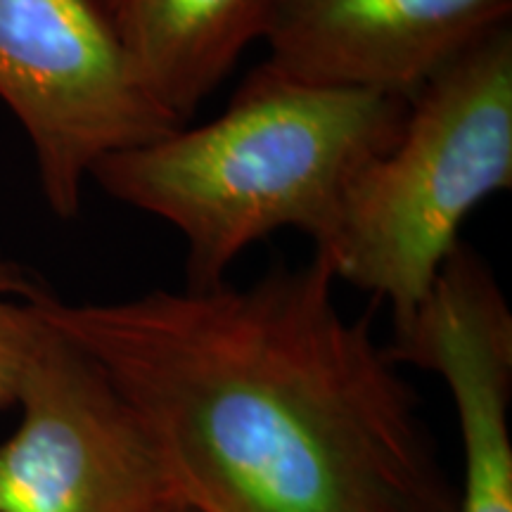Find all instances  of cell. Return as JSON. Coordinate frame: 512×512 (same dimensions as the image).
Listing matches in <instances>:
<instances>
[{
    "instance_id": "obj_1",
    "label": "cell",
    "mask_w": 512,
    "mask_h": 512,
    "mask_svg": "<svg viewBox=\"0 0 512 512\" xmlns=\"http://www.w3.org/2000/svg\"><path fill=\"white\" fill-rule=\"evenodd\" d=\"M320 254L249 285L119 302L24 297L143 422L176 501L200 512H458L420 399Z\"/></svg>"
},
{
    "instance_id": "obj_2",
    "label": "cell",
    "mask_w": 512,
    "mask_h": 512,
    "mask_svg": "<svg viewBox=\"0 0 512 512\" xmlns=\"http://www.w3.org/2000/svg\"><path fill=\"white\" fill-rule=\"evenodd\" d=\"M406 112L401 98L309 86L261 62L219 117L102 159L91 181L176 228L185 287L204 290L275 230L323 240L349 183L396 143Z\"/></svg>"
},
{
    "instance_id": "obj_3",
    "label": "cell",
    "mask_w": 512,
    "mask_h": 512,
    "mask_svg": "<svg viewBox=\"0 0 512 512\" xmlns=\"http://www.w3.org/2000/svg\"><path fill=\"white\" fill-rule=\"evenodd\" d=\"M512 185V24L408 100L396 143L363 166L316 254L406 325L486 197Z\"/></svg>"
},
{
    "instance_id": "obj_4",
    "label": "cell",
    "mask_w": 512,
    "mask_h": 512,
    "mask_svg": "<svg viewBox=\"0 0 512 512\" xmlns=\"http://www.w3.org/2000/svg\"><path fill=\"white\" fill-rule=\"evenodd\" d=\"M0 100L62 221L79 214L102 159L181 128L147 93L100 0H0Z\"/></svg>"
},
{
    "instance_id": "obj_5",
    "label": "cell",
    "mask_w": 512,
    "mask_h": 512,
    "mask_svg": "<svg viewBox=\"0 0 512 512\" xmlns=\"http://www.w3.org/2000/svg\"><path fill=\"white\" fill-rule=\"evenodd\" d=\"M15 406L22 420L0 441V512H155L176 501L131 403L41 316Z\"/></svg>"
},
{
    "instance_id": "obj_6",
    "label": "cell",
    "mask_w": 512,
    "mask_h": 512,
    "mask_svg": "<svg viewBox=\"0 0 512 512\" xmlns=\"http://www.w3.org/2000/svg\"><path fill=\"white\" fill-rule=\"evenodd\" d=\"M387 354L439 375L453 396L465 456L458 512H512V311L482 256L453 249Z\"/></svg>"
},
{
    "instance_id": "obj_7",
    "label": "cell",
    "mask_w": 512,
    "mask_h": 512,
    "mask_svg": "<svg viewBox=\"0 0 512 512\" xmlns=\"http://www.w3.org/2000/svg\"><path fill=\"white\" fill-rule=\"evenodd\" d=\"M510 17L512 0H278L264 62L309 86L408 102Z\"/></svg>"
},
{
    "instance_id": "obj_8",
    "label": "cell",
    "mask_w": 512,
    "mask_h": 512,
    "mask_svg": "<svg viewBox=\"0 0 512 512\" xmlns=\"http://www.w3.org/2000/svg\"><path fill=\"white\" fill-rule=\"evenodd\" d=\"M128 60L181 126L264 41L278 0H100Z\"/></svg>"
},
{
    "instance_id": "obj_9",
    "label": "cell",
    "mask_w": 512,
    "mask_h": 512,
    "mask_svg": "<svg viewBox=\"0 0 512 512\" xmlns=\"http://www.w3.org/2000/svg\"><path fill=\"white\" fill-rule=\"evenodd\" d=\"M31 283L34 280L0 252V411L17 403L19 380L38 328L34 306L24 297Z\"/></svg>"
},
{
    "instance_id": "obj_10",
    "label": "cell",
    "mask_w": 512,
    "mask_h": 512,
    "mask_svg": "<svg viewBox=\"0 0 512 512\" xmlns=\"http://www.w3.org/2000/svg\"><path fill=\"white\" fill-rule=\"evenodd\" d=\"M155 512H200V510H195L192 505L183 503V501H169V503H164L162 508H157Z\"/></svg>"
}]
</instances>
